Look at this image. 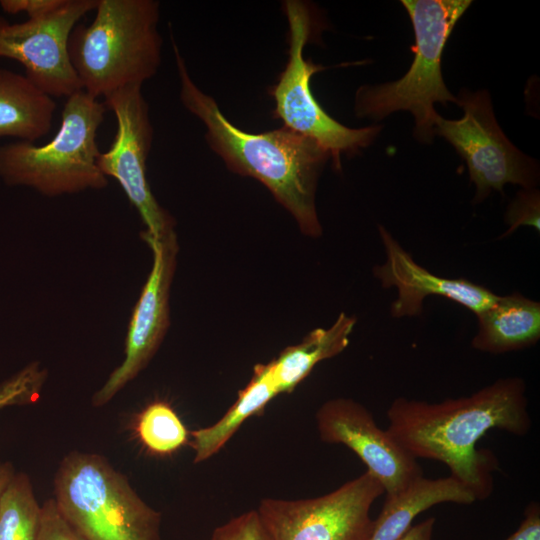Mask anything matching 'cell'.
Here are the masks:
<instances>
[{
	"label": "cell",
	"mask_w": 540,
	"mask_h": 540,
	"mask_svg": "<svg viewBox=\"0 0 540 540\" xmlns=\"http://www.w3.org/2000/svg\"><path fill=\"white\" fill-rule=\"evenodd\" d=\"M15 473L14 465L11 462L0 460V498Z\"/></svg>",
	"instance_id": "f1b7e54d"
},
{
	"label": "cell",
	"mask_w": 540,
	"mask_h": 540,
	"mask_svg": "<svg viewBox=\"0 0 540 540\" xmlns=\"http://www.w3.org/2000/svg\"><path fill=\"white\" fill-rule=\"evenodd\" d=\"M97 0H65L52 13L10 24L0 18V57L23 65L25 76L53 97H69L82 90L68 52L69 37Z\"/></svg>",
	"instance_id": "8fae6325"
},
{
	"label": "cell",
	"mask_w": 540,
	"mask_h": 540,
	"mask_svg": "<svg viewBox=\"0 0 540 540\" xmlns=\"http://www.w3.org/2000/svg\"><path fill=\"white\" fill-rule=\"evenodd\" d=\"M65 0H1V9L8 14L26 13L29 19L52 13L63 5Z\"/></svg>",
	"instance_id": "484cf974"
},
{
	"label": "cell",
	"mask_w": 540,
	"mask_h": 540,
	"mask_svg": "<svg viewBox=\"0 0 540 540\" xmlns=\"http://www.w3.org/2000/svg\"><path fill=\"white\" fill-rule=\"evenodd\" d=\"M505 540H540V508L537 502L527 506L522 522Z\"/></svg>",
	"instance_id": "4316f807"
},
{
	"label": "cell",
	"mask_w": 540,
	"mask_h": 540,
	"mask_svg": "<svg viewBox=\"0 0 540 540\" xmlns=\"http://www.w3.org/2000/svg\"><path fill=\"white\" fill-rule=\"evenodd\" d=\"M435 518L429 517L411 527L398 540H432Z\"/></svg>",
	"instance_id": "83f0119b"
},
{
	"label": "cell",
	"mask_w": 540,
	"mask_h": 540,
	"mask_svg": "<svg viewBox=\"0 0 540 540\" xmlns=\"http://www.w3.org/2000/svg\"><path fill=\"white\" fill-rule=\"evenodd\" d=\"M41 522L30 477L16 472L0 498V540H39Z\"/></svg>",
	"instance_id": "ffe728a7"
},
{
	"label": "cell",
	"mask_w": 540,
	"mask_h": 540,
	"mask_svg": "<svg viewBox=\"0 0 540 540\" xmlns=\"http://www.w3.org/2000/svg\"><path fill=\"white\" fill-rule=\"evenodd\" d=\"M103 99L107 110L115 115L117 131L110 148L99 155L100 170L118 181L138 211L146 226L140 234L153 239L174 234L175 221L157 202L147 178L153 126L142 85L122 87Z\"/></svg>",
	"instance_id": "30bf717a"
},
{
	"label": "cell",
	"mask_w": 540,
	"mask_h": 540,
	"mask_svg": "<svg viewBox=\"0 0 540 540\" xmlns=\"http://www.w3.org/2000/svg\"><path fill=\"white\" fill-rule=\"evenodd\" d=\"M356 321V317L341 312L330 327L312 330L300 343L285 348L272 360L270 365L280 394L293 391L319 362L344 351Z\"/></svg>",
	"instance_id": "d6986e66"
},
{
	"label": "cell",
	"mask_w": 540,
	"mask_h": 540,
	"mask_svg": "<svg viewBox=\"0 0 540 540\" xmlns=\"http://www.w3.org/2000/svg\"><path fill=\"white\" fill-rule=\"evenodd\" d=\"M140 235L153 252V266L129 322L124 360L93 395L94 407L110 402L148 365L169 326V295L178 252L176 233L162 239Z\"/></svg>",
	"instance_id": "7c38bea8"
},
{
	"label": "cell",
	"mask_w": 540,
	"mask_h": 540,
	"mask_svg": "<svg viewBox=\"0 0 540 540\" xmlns=\"http://www.w3.org/2000/svg\"><path fill=\"white\" fill-rule=\"evenodd\" d=\"M457 105L463 116L450 120L437 114L434 132L445 138L465 161L476 186L474 202L483 201L493 190L503 192L508 183L535 188L538 164L505 136L494 116L489 93L461 91Z\"/></svg>",
	"instance_id": "ba28073f"
},
{
	"label": "cell",
	"mask_w": 540,
	"mask_h": 540,
	"mask_svg": "<svg viewBox=\"0 0 540 540\" xmlns=\"http://www.w3.org/2000/svg\"><path fill=\"white\" fill-rule=\"evenodd\" d=\"M415 33L414 59L400 79L363 85L355 95L359 118L381 120L396 111H409L415 119V136L431 142L435 136V103L457 104L441 72L444 46L470 0H403Z\"/></svg>",
	"instance_id": "5b68a950"
},
{
	"label": "cell",
	"mask_w": 540,
	"mask_h": 540,
	"mask_svg": "<svg viewBox=\"0 0 540 540\" xmlns=\"http://www.w3.org/2000/svg\"><path fill=\"white\" fill-rule=\"evenodd\" d=\"M47 372L32 362L0 384V410L35 403L45 383Z\"/></svg>",
	"instance_id": "7402d4cb"
},
{
	"label": "cell",
	"mask_w": 540,
	"mask_h": 540,
	"mask_svg": "<svg viewBox=\"0 0 540 540\" xmlns=\"http://www.w3.org/2000/svg\"><path fill=\"white\" fill-rule=\"evenodd\" d=\"M378 230L386 260L375 266L373 273L383 288L394 287L397 290V298L390 306L393 318L420 315L423 301L428 296L447 298L476 316L496 301L498 295L482 285L465 278L450 279L429 272L404 250L385 227L379 225Z\"/></svg>",
	"instance_id": "5bb4252c"
},
{
	"label": "cell",
	"mask_w": 540,
	"mask_h": 540,
	"mask_svg": "<svg viewBox=\"0 0 540 540\" xmlns=\"http://www.w3.org/2000/svg\"><path fill=\"white\" fill-rule=\"evenodd\" d=\"M39 540H85L62 516L55 500L42 504V522Z\"/></svg>",
	"instance_id": "d4e9b609"
},
{
	"label": "cell",
	"mask_w": 540,
	"mask_h": 540,
	"mask_svg": "<svg viewBox=\"0 0 540 540\" xmlns=\"http://www.w3.org/2000/svg\"><path fill=\"white\" fill-rule=\"evenodd\" d=\"M182 105L201 120L209 147L233 173L262 183L295 219L302 233L319 237L322 227L315 195L320 173L331 158L311 138L286 127L262 133L243 131L221 113L216 101L193 82L171 36Z\"/></svg>",
	"instance_id": "7a4b0ae2"
},
{
	"label": "cell",
	"mask_w": 540,
	"mask_h": 540,
	"mask_svg": "<svg viewBox=\"0 0 540 540\" xmlns=\"http://www.w3.org/2000/svg\"><path fill=\"white\" fill-rule=\"evenodd\" d=\"M505 222L507 231L502 238L513 233L519 226H531L538 232L540 230V196L536 188L520 190L510 203Z\"/></svg>",
	"instance_id": "603a6c76"
},
{
	"label": "cell",
	"mask_w": 540,
	"mask_h": 540,
	"mask_svg": "<svg viewBox=\"0 0 540 540\" xmlns=\"http://www.w3.org/2000/svg\"><path fill=\"white\" fill-rule=\"evenodd\" d=\"M316 425L323 442L343 444L360 458L385 495L397 494L423 476L417 459L353 399L327 400L317 410Z\"/></svg>",
	"instance_id": "4fadbf2b"
},
{
	"label": "cell",
	"mask_w": 540,
	"mask_h": 540,
	"mask_svg": "<svg viewBox=\"0 0 540 540\" xmlns=\"http://www.w3.org/2000/svg\"><path fill=\"white\" fill-rule=\"evenodd\" d=\"M134 430L142 446L156 456H170L190 442L183 421L163 400L151 402L137 414Z\"/></svg>",
	"instance_id": "44dd1931"
},
{
	"label": "cell",
	"mask_w": 540,
	"mask_h": 540,
	"mask_svg": "<svg viewBox=\"0 0 540 540\" xmlns=\"http://www.w3.org/2000/svg\"><path fill=\"white\" fill-rule=\"evenodd\" d=\"M53 484L58 510L85 540H161V513L104 456L68 453Z\"/></svg>",
	"instance_id": "8992f818"
},
{
	"label": "cell",
	"mask_w": 540,
	"mask_h": 540,
	"mask_svg": "<svg viewBox=\"0 0 540 540\" xmlns=\"http://www.w3.org/2000/svg\"><path fill=\"white\" fill-rule=\"evenodd\" d=\"M106 111L103 101L84 90L67 97L60 127L49 142L0 146V178L47 197L105 188L108 180L98 166L101 151L96 139Z\"/></svg>",
	"instance_id": "277c9868"
},
{
	"label": "cell",
	"mask_w": 540,
	"mask_h": 540,
	"mask_svg": "<svg viewBox=\"0 0 540 540\" xmlns=\"http://www.w3.org/2000/svg\"><path fill=\"white\" fill-rule=\"evenodd\" d=\"M474 494L451 476L430 479L421 476L403 491L386 495L369 540H398L423 511L441 503L470 505Z\"/></svg>",
	"instance_id": "2e32d148"
},
{
	"label": "cell",
	"mask_w": 540,
	"mask_h": 540,
	"mask_svg": "<svg viewBox=\"0 0 540 540\" xmlns=\"http://www.w3.org/2000/svg\"><path fill=\"white\" fill-rule=\"evenodd\" d=\"M279 394L270 362L256 365L250 381L239 391L227 412L214 424L190 432L194 463H201L218 453L248 418L261 413Z\"/></svg>",
	"instance_id": "ac0fdd59"
},
{
	"label": "cell",
	"mask_w": 540,
	"mask_h": 540,
	"mask_svg": "<svg viewBox=\"0 0 540 540\" xmlns=\"http://www.w3.org/2000/svg\"><path fill=\"white\" fill-rule=\"evenodd\" d=\"M474 349L491 354L522 350L540 339V303L520 293L497 297L477 315Z\"/></svg>",
	"instance_id": "9a60e30c"
},
{
	"label": "cell",
	"mask_w": 540,
	"mask_h": 540,
	"mask_svg": "<svg viewBox=\"0 0 540 540\" xmlns=\"http://www.w3.org/2000/svg\"><path fill=\"white\" fill-rule=\"evenodd\" d=\"M210 540H270L256 510L244 512L215 528Z\"/></svg>",
	"instance_id": "cb8c5ba5"
},
{
	"label": "cell",
	"mask_w": 540,
	"mask_h": 540,
	"mask_svg": "<svg viewBox=\"0 0 540 540\" xmlns=\"http://www.w3.org/2000/svg\"><path fill=\"white\" fill-rule=\"evenodd\" d=\"M91 24L73 29L68 52L82 90L94 98L142 85L161 63L155 0H97Z\"/></svg>",
	"instance_id": "3957f363"
},
{
	"label": "cell",
	"mask_w": 540,
	"mask_h": 540,
	"mask_svg": "<svg viewBox=\"0 0 540 540\" xmlns=\"http://www.w3.org/2000/svg\"><path fill=\"white\" fill-rule=\"evenodd\" d=\"M387 431L414 458L440 461L476 500L492 491L490 455L476 449L491 429L522 436L531 428L525 382L503 378L467 397L440 403L398 397L387 410Z\"/></svg>",
	"instance_id": "6da1fadb"
},
{
	"label": "cell",
	"mask_w": 540,
	"mask_h": 540,
	"mask_svg": "<svg viewBox=\"0 0 540 540\" xmlns=\"http://www.w3.org/2000/svg\"><path fill=\"white\" fill-rule=\"evenodd\" d=\"M383 494L366 471L318 497L265 498L256 511L270 540H369L375 521L370 510Z\"/></svg>",
	"instance_id": "9c48e42d"
},
{
	"label": "cell",
	"mask_w": 540,
	"mask_h": 540,
	"mask_svg": "<svg viewBox=\"0 0 540 540\" xmlns=\"http://www.w3.org/2000/svg\"><path fill=\"white\" fill-rule=\"evenodd\" d=\"M282 8L288 23L289 48L287 63L269 90L275 102L273 117L281 120L283 127L320 144L329 152L333 167L340 170L341 157L368 147L382 127L349 128L320 106L311 90V78L324 67L303 54L314 30L313 12L309 4L298 0H286Z\"/></svg>",
	"instance_id": "52a82bcc"
},
{
	"label": "cell",
	"mask_w": 540,
	"mask_h": 540,
	"mask_svg": "<svg viewBox=\"0 0 540 540\" xmlns=\"http://www.w3.org/2000/svg\"><path fill=\"white\" fill-rule=\"evenodd\" d=\"M56 102L25 75L0 69V138L34 143L52 127Z\"/></svg>",
	"instance_id": "e0dca14e"
}]
</instances>
